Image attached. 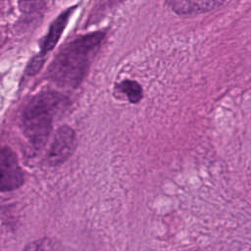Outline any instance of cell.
Returning a JSON list of instances; mask_svg holds the SVG:
<instances>
[{
	"label": "cell",
	"mask_w": 251,
	"mask_h": 251,
	"mask_svg": "<svg viewBox=\"0 0 251 251\" xmlns=\"http://www.w3.org/2000/svg\"><path fill=\"white\" fill-rule=\"evenodd\" d=\"M104 36L105 32L99 30L66 44L50 64L48 77L60 86L76 87L84 78Z\"/></svg>",
	"instance_id": "1"
},
{
	"label": "cell",
	"mask_w": 251,
	"mask_h": 251,
	"mask_svg": "<svg viewBox=\"0 0 251 251\" xmlns=\"http://www.w3.org/2000/svg\"><path fill=\"white\" fill-rule=\"evenodd\" d=\"M66 102L67 99L61 93L48 90L37 93L25 105L22 115L23 131L33 149L44 147L54 116Z\"/></svg>",
	"instance_id": "2"
},
{
	"label": "cell",
	"mask_w": 251,
	"mask_h": 251,
	"mask_svg": "<svg viewBox=\"0 0 251 251\" xmlns=\"http://www.w3.org/2000/svg\"><path fill=\"white\" fill-rule=\"evenodd\" d=\"M76 145L75 130L68 126H60L53 137L52 143L46 155V162L49 166H59L66 162L74 153Z\"/></svg>",
	"instance_id": "3"
},
{
	"label": "cell",
	"mask_w": 251,
	"mask_h": 251,
	"mask_svg": "<svg viewBox=\"0 0 251 251\" xmlns=\"http://www.w3.org/2000/svg\"><path fill=\"white\" fill-rule=\"evenodd\" d=\"M24 183V172L18 158L8 146H3L0 154V188L2 192L12 191Z\"/></svg>",
	"instance_id": "4"
},
{
	"label": "cell",
	"mask_w": 251,
	"mask_h": 251,
	"mask_svg": "<svg viewBox=\"0 0 251 251\" xmlns=\"http://www.w3.org/2000/svg\"><path fill=\"white\" fill-rule=\"evenodd\" d=\"M75 9V6L69 7L67 10L62 12L56 18V20L53 21V23L49 26L47 34L44 36V38L41 42V45H40L41 50H40L39 54H37L39 57L44 59L45 54L48 53L49 51H51L55 47V45L59 41V39L65 29V27L67 26L68 21H69L71 15L74 13Z\"/></svg>",
	"instance_id": "5"
},
{
	"label": "cell",
	"mask_w": 251,
	"mask_h": 251,
	"mask_svg": "<svg viewBox=\"0 0 251 251\" xmlns=\"http://www.w3.org/2000/svg\"><path fill=\"white\" fill-rule=\"evenodd\" d=\"M224 2L222 1H182V0H171L167 1L166 4L178 15H193L211 11Z\"/></svg>",
	"instance_id": "6"
},
{
	"label": "cell",
	"mask_w": 251,
	"mask_h": 251,
	"mask_svg": "<svg viewBox=\"0 0 251 251\" xmlns=\"http://www.w3.org/2000/svg\"><path fill=\"white\" fill-rule=\"evenodd\" d=\"M117 88L121 92L126 94L130 103H137L142 98V87L135 80L124 79L123 81L117 84Z\"/></svg>",
	"instance_id": "7"
},
{
	"label": "cell",
	"mask_w": 251,
	"mask_h": 251,
	"mask_svg": "<svg viewBox=\"0 0 251 251\" xmlns=\"http://www.w3.org/2000/svg\"><path fill=\"white\" fill-rule=\"evenodd\" d=\"M24 251H64V249L55 240L41 238L28 243Z\"/></svg>",
	"instance_id": "8"
},
{
	"label": "cell",
	"mask_w": 251,
	"mask_h": 251,
	"mask_svg": "<svg viewBox=\"0 0 251 251\" xmlns=\"http://www.w3.org/2000/svg\"><path fill=\"white\" fill-rule=\"evenodd\" d=\"M43 64H44V59L39 57L38 55H36L28 63V65L26 67V74L29 75H33L37 74L38 71H40V69L42 68Z\"/></svg>",
	"instance_id": "9"
}]
</instances>
